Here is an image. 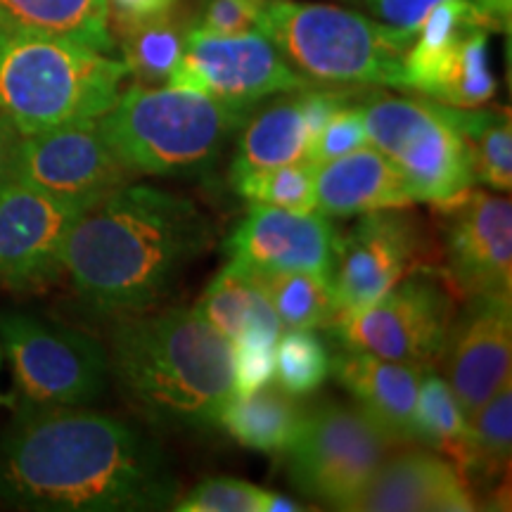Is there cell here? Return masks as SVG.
<instances>
[{
    "label": "cell",
    "instance_id": "1",
    "mask_svg": "<svg viewBox=\"0 0 512 512\" xmlns=\"http://www.w3.org/2000/svg\"><path fill=\"white\" fill-rule=\"evenodd\" d=\"M0 498L27 510H166L176 482L164 453L126 422L19 403L0 439Z\"/></svg>",
    "mask_w": 512,
    "mask_h": 512
},
{
    "label": "cell",
    "instance_id": "2",
    "mask_svg": "<svg viewBox=\"0 0 512 512\" xmlns=\"http://www.w3.org/2000/svg\"><path fill=\"white\" fill-rule=\"evenodd\" d=\"M214 242L185 197L126 183L88 207L64 242L62 271L86 304L110 316L147 311Z\"/></svg>",
    "mask_w": 512,
    "mask_h": 512
},
{
    "label": "cell",
    "instance_id": "3",
    "mask_svg": "<svg viewBox=\"0 0 512 512\" xmlns=\"http://www.w3.org/2000/svg\"><path fill=\"white\" fill-rule=\"evenodd\" d=\"M110 370L140 413L178 430L219 425L233 396V344L188 309L121 318Z\"/></svg>",
    "mask_w": 512,
    "mask_h": 512
},
{
    "label": "cell",
    "instance_id": "4",
    "mask_svg": "<svg viewBox=\"0 0 512 512\" xmlns=\"http://www.w3.org/2000/svg\"><path fill=\"white\" fill-rule=\"evenodd\" d=\"M124 60L67 38L0 29V112L22 136L100 119L124 91Z\"/></svg>",
    "mask_w": 512,
    "mask_h": 512
},
{
    "label": "cell",
    "instance_id": "5",
    "mask_svg": "<svg viewBox=\"0 0 512 512\" xmlns=\"http://www.w3.org/2000/svg\"><path fill=\"white\" fill-rule=\"evenodd\" d=\"M249 112L188 88L133 83L98 124L136 176H178L209 169Z\"/></svg>",
    "mask_w": 512,
    "mask_h": 512
},
{
    "label": "cell",
    "instance_id": "6",
    "mask_svg": "<svg viewBox=\"0 0 512 512\" xmlns=\"http://www.w3.org/2000/svg\"><path fill=\"white\" fill-rule=\"evenodd\" d=\"M261 34L309 81L401 88L415 34L337 5L266 0Z\"/></svg>",
    "mask_w": 512,
    "mask_h": 512
},
{
    "label": "cell",
    "instance_id": "7",
    "mask_svg": "<svg viewBox=\"0 0 512 512\" xmlns=\"http://www.w3.org/2000/svg\"><path fill=\"white\" fill-rule=\"evenodd\" d=\"M361 110L370 145L399 171L413 202H446L477 181L465 128L470 110L394 95H375Z\"/></svg>",
    "mask_w": 512,
    "mask_h": 512
},
{
    "label": "cell",
    "instance_id": "8",
    "mask_svg": "<svg viewBox=\"0 0 512 512\" xmlns=\"http://www.w3.org/2000/svg\"><path fill=\"white\" fill-rule=\"evenodd\" d=\"M0 354L29 406H88L110 375V354L98 339L27 311H0Z\"/></svg>",
    "mask_w": 512,
    "mask_h": 512
},
{
    "label": "cell",
    "instance_id": "9",
    "mask_svg": "<svg viewBox=\"0 0 512 512\" xmlns=\"http://www.w3.org/2000/svg\"><path fill=\"white\" fill-rule=\"evenodd\" d=\"M396 441L356 403L328 401L306 411L302 430L287 448L290 482L313 501L351 510Z\"/></svg>",
    "mask_w": 512,
    "mask_h": 512
},
{
    "label": "cell",
    "instance_id": "10",
    "mask_svg": "<svg viewBox=\"0 0 512 512\" xmlns=\"http://www.w3.org/2000/svg\"><path fill=\"white\" fill-rule=\"evenodd\" d=\"M456 313L439 271H418L366 309L335 316L325 330L342 349L434 370Z\"/></svg>",
    "mask_w": 512,
    "mask_h": 512
},
{
    "label": "cell",
    "instance_id": "11",
    "mask_svg": "<svg viewBox=\"0 0 512 512\" xmlns=\"http://www.w3.org/2000/svg\"><path fill=\"white\" fill-rule=\"evenodd\" d=\"M439 247L425 223L408 207L377 209L358 216L349 233L339 235L330 285L335 316L375 304L406 275L437 271Z\"/></svg>",
    "mask_w": 512,
    "mask_h": 512
},
{
    "label": "cell",
    "instance_id": "12",
    "mask_svg": "<svg viewBox=\"0 0 512 512\" xmlns=\"http://www.w3.org/2000/svg\"><path fill=\"white\" fill-rule=\"evenodd\" d=\"M166 86L188 88L242 110H254L261 100L302 91L311 81L292 69L259 31L219 36L190 29L181 62Z\"/></svg>",
    "mask_w": 512,
    "mask_h": 512
},
{
    "label": "cell",
    "instance_id": "13",
    "mask_svg": "<svg viewBox=\"0 0 512 512\" xmlns=\"http://www.w3.org/2000/svg\"><path fill=\"white\" fill-rule=\"evenodd\" d=\"M441 221V278L463 297H512V202L465 190L434 204Z\"/></svg>",
    "mask_w": 512,
    "mask_h": 512
},
{
    "label": "cell",
    "instance_id": "14",
    "mask_svg": "<svg viewBox=\"0 0 512 512\" xmlns=\"http://www.w3.org/2000/svg\"><path fill=\"white\" fill-rule=\"evenodd\" d=\"M10 178L88 209L136 174L114 155L98 119H86L22 136Z\"/></svg>",
    "mask_w": 512,
    "mask_h": 512
},
{
    "label": "cell",
    "instance_id": "15",
    "mask_svg": "<svg viewBox=\"0 0 512 512\" xmlns=\"http://www.w3.org/2000/svg\"><path fill=\"white\" fill-rule=\"evenodd\" d=\"M81 204L10 178L0 188V285L34 290L62 273L64 242Z\"/></svg>",
    "mask_w": 512,
    "mask_h": 512
},
{
    "label": "cell",
    "instance_id": "16",
    "mask_svg": "<svg viewBox=\"0 0 512 512\" xmlns=\"http://www.w3.org/2000/svg\"><path fill=\"white\" fill-rule=\"evenodd\" d=\"M512 297H467L448 328L439 363L467 420L510 380Z\"/></svg>",
    "mask_w": 512,
    "mask_h": 512
},
{
    "label": "cell",
    "instance_id": "17",
    "mask_svg": "<svg viewBox=\"0 0 512 512\" xmlns=\"http://www.w3.org/2000/svg\"><path fill=\"white\" fill-rule=\"evenodd\" d=\"M339 233L318 211H290L252 204L228 240V261L256 273H313L332 278Z\"/></svg>",
    "mask_w": 512,
    "mask_h": 512
},
{
    "label": "cell",
    "instance_id": "18",
    "mask_svg": "<svg viewBox=\"0 0 512 512\" xmlns=\"http://www.w3.org/2000/svg\"><path fill=\"white\" fill-rule=\"evenodd\" d=\"M477 508L472 486L456 465L430 448H396L351 510L470 512Z\"/></svg>",
    "mask_w": 512,
    "mask_h": 512
},
{
    "label": "cell",
    "instance_id": "19",
    "mask_svg": "<svg viewBox=\"0 0 512 512\" xmlns=\"http://www.w3.org/2000/svg\"><path fill=\"white\" fill-rule=\"evenodd\" d=\"M427 370L413 363L387 361L366 351L342 349L332 358L330 375L384 434L399 446L415 444V403Z\"/></svg>",
    "mask_w": 512,
    "mask_h": 512
},
{
    "label": "cell",
    "instance_id": "20",
    "mask_svg": "<svg viewBox=\"0 0 512 512\" xmlns=\"http://www.w3.org/2000/svg\"><path fill=\"white\" fill-rule=\"evenodd\" d=\"M406 183L373 145L316 166V211L332 219L411 204Z\"/></svg>",
    "mask_w": 512,
    "mask_h": 512
},
{
    "label": "cell",
    "instance_id": "21",
    "mask_svg": "<svg viewBox=\"0 0 512 512\" xmlns=\"http://www.w3.org/2000/svg\"><path fill=\"white\" fill-rule=\"evenodd\" d=\"M195 313L230 342L247 337L278 342L285 330L254 273L235 261H228L211 280L202 299L195 304Z\"/></svg>",
    "mask_w": 512,
    "mask_h": 512
},
{
    "label": "cell",
    "instance_id": "22",
    "mask_svg": "<svg viewBox=\"0 0 512 512\" xmlns=\"http://www.w3.org/2000/svg\"><path fill=\"white\" fill-rule=\"evenodd\" d=\"M297 93L275 100L254 114L249 112L245 124L240 126L238 152L230 164V181L271 166L309 162L311 140Z\"/></svg>",
    "mask_w": 512,
    "mask_h": 512
},
{
    "label": "cell",
    "instance_id": "23",
    "mask_svg": "<svg viewBox=\"0 0 512 512\" xmlns=\"http://www.w3.org/2000/svg\"><path fill=\"white\" fill-rule=\"evenodd\" d=\"M0 29L67 38L112 53L107 0H0Z\"/></svg>",
    "mask_w": 512,
    "mask_h": 512
},
{
    "label": "cell",
    "instance_id": "24",
    "mask_svg": "<svg viewBox=\"0 0 512 512\" xmlns=\"http://www.w3.org/2000/svg\"><path fill=\"white\" fill-rule=\"evenodd\" d=\"M306 411L283 389L264 387L249 396H230L219 425L238 444L261 453H287L302 430Z\"/></svg>",
    "mask_w": 512,
    "mask_h": 512
},
{
    "label": "cell",
    "instance_id": "25",
    "mask_svg": "<svg viewBox=\"0 0 512 512\" xmlns=\"http://www.w3.org/2000/svg\"><path fill=\"white\" fill-rule=\"evenodd\" d=\"M190 29L192 15L181 5L164 15L112 31V36L114 43L119 38L128 76H133L138 86H162L169 83L176 64L181 62Z\"/></svg>",
    "mask_w": 512,
    "mask_h": 512
},
{
    "label": "cell",
    "instance_id": "26",
    "mask_svg": "<svg viewBox=\"0 0 512 512\" xmlns=\"http://www.w3.org/2000/svg\"><path fill=\"white\" fill-rule=\"evenodd\" d=\"M477 27L489 31L496 29V24L479 8L477 0H441L439 5H434L403 57L401 88L425 95L441 62L467 31Z\"/></svg>",
    "mask_w": 512,
    "mask_h": 512
},
{
    "label": "cell",
    "instance_id": "27",
    "mask_svg": "<svg viewBox=\"0 0 512 512\" xmlns=\"http://www.w3.org/2000/svg\"><path fill=\"white\" fill-rule=\"evenodd\" d=\"M415 444L439 453L460 472L470 467V420L460 408L456 396L444 377L427 370L418 389L415 403Z\"/></svg>",
    "mask_w": 512,
    "mask_h": 512
},
{
    "label": "cell",
    "instance_id": "28",
    "mask_svg": "<svg viewBox=\"0 0 512 512\" xmlns=\"http://www.w3.org/2000/svg\"><path fill=\"white\" fill-rule=\"evenodd\" d=\"M496 88V76L489 64V29L477 27L467 31L441 62L425 98L458 110H479L494 98Z\"/></svg>",
    "mask_w": 512,
    "mask_h": 512
},
{
    "label": "cell",
    "instance_id": "29",
    "mask_svg": "<svg viewBox=\"0 0 512 512\" xmlns=\"http://www.w3.org/2000/svg\"><path fill=\"white\" fill-rule=\"evenodd\" d=\"M252 273L285 330L325 328L335 318V294L328 278L313 273Z\"/></svg>",
    "mask_w": 512,
    "mask_h": 512
},
{
    "label": "cell",
    "instance_id": "30",
    "mask_svg": "<svg viewBox=\"0 0 512 512\" xmlns=\"http://www.w3.org/2000/svg\"><path fill=\"white\" fill-rule=\"evenodd\" d=\"M470 467L467 482L489 484L510 470L512 453V377L470 418Z\"/></svg>",
    "mask_w": 512,
    "mask_h": 512
},
{
    "label": "cell",
    "instance_id": "31",
    "mask_svg": "<svg viewBox=\"0 0 512 512\" xmlns=\"http://www.w3.org/2000/svg\"><path fill=\"white\" fill-rule=\"evenodd\" d=\"M275 344V382L285 394L309 396L330 377L332 356L328 344L313 330H283Z\"/></svg>",
    "mask_w": 512,
    "mask_h": 512
},
{
    "label": "cell",
    "instance_id": "32",
    "mask_svg": "<svg viewBox=\"0 0 512 512\" xmlns=\"http://www.w3.org/2000/svg\"><path fill=\"white\" fill-rule=\"evenodd\" d=\"M233 188L252 204L290 211H316V164L292 162L235 178Z\"/></svg>",
    "mask_w": 512,
    "mask_h": 512
},
{
    "label": "cell",
    "instance_id": "33",
    "mask_svg": "<svg viewBox=\"0 0 512 512\" xmlns=\"http://www.w3.org/2000/svg\"><path fill=\"white\" fill-rule=\"evenodd\" d=\"M467 138L475 162V178L496 192L512 188V126L510 114L489 117V114L467 112Z\"/></svg>",
    "mask_w": 512,
    "mask_h": 512
},
{
    "label": "cell",
    "instance_id": "34",
    "mask_svg": "<svg viewBox=\"0 0 512 512\" xmlns=\"http://www.w3.org/2000/svg\"><path fill=\"white\" fill-rule=\"evenodd\" d=\"M271 491L238 477H211L176 503L181 512H266Z\"/></svg>",
    "mask_w": 512,
    "mask_h": 512
},
{
    "label": "cell",
    "instance_id": "35",
    "mask_svg": "<svg viewBox=\"0 0 512 512\" xmlns=\"http://www.w3.org/2000/svg\"><path fill=\"white\" fill-rule=\"evenodd\" d=\"M264 8L266 0H200V8L192 15V29L219 36L261 34Z\"/></svg>",
    "mask_w": 512,
    "mask_h": 512
},
{
    "label": "cell",
    "instance_id": "36",
    "mask_svg": "<svg viewBox=\"0 0 512 512\" xmlns=\"http://www.w3.org/2000/svg\"><path fill=\"white\" fill-rule=\"evenodd\" d=\"M233 344V396H249L275 380V339L247 337Z\"/></svg>",
    "mask_w": 512,
    "mask_h": 512
},
{
    "label": "cell",
    "instance_id": "37",
    "mask_svg": "<svg viewBox=\"0 0 512 512\" xmlns=\"http://www.w3.org/2000/svg\"><path fill=\"white\" fill-rule=\"evenodd\" d=\"M370 143L366 121H363V110L361 107H342L335 117H332L328 124H325L323 131L318 133L316 140H313L309 147V162L311 164H325L332 162V159L349 155V152L361 150Z\"/></svg>",
    "mask_w": 512,
    "mask_h": 512
},
{
    "label": "cell",
    "instance_id": "38",
    "mask_svg": "<svg viewBox=\"0 0 512 512\" xmlns=\"http://www.w3.org/2000/svg\"><path fill=\"white\" fill-rule=\"evenodd\" d=\"M299 95V107H302V117L309 131V140L313 143L325 124L342 110L351 105V93L342 88H302ZM311 147V145H309Z\"/></svg>",
    "mask_w": 512,
    "mask_h": 512
},
{
    "label": "cell",
    "instance_id": "39",
    "mask_svg": "<svg viewBox=\"0 0 512 512\" xmlns=\"http://www.w3.org/2000/svg\"><path fill=\"white\" fill-rule=\"evenodd\" d=\"M441 0H368V8L389 27L418 34L434 5Z\"/></svg>",
    "mask_w": 512,
    "mask_h": 512
},
{
    "label": "cell",
    "instance_id": "40",
    "mask_svg": "<svg viewBox=\"0 0 512 512\" xmlns=\"http://www.w3.org/2000/svg\"><path fill=\"white\" fill-rule=\"evenodd\" d=\"M183 0H107L110 8V29L117 31L128 24L143 22V19L164 15L181 8Z\"/></svg>",
    "mask_w": 512,
    "mask_h": 512
},
{
    "label": "cell",
    "instance_id": "41",
    "mask_svg": "<svg viewBox=\"0 0 512 512\" xmlns=\"http://www.w3.org/2000/svg\"><path fill=\"white\" fill-rule=\"evenodd\" d=\"M19 140H22L19 128L0 112V188H3L12 176V164H15Z\"/></svg>",
    "mask_w": 512,
    "mask_h": 512
},
{
    "label": "cell",
    "instance_id": "42",
    "mask_svg": "<svg viewBox=\"0 0 512 512\" xmlns=\"http://www.w3.org/2000/svg\"><path fill=\"white\" fill-rule=\"evenodd\" d=\"M479 8L489 15L496 29H510V15H512V0H477Z\"/></svg>",
    "mask_w": 512,
    "mask_h": 512
},
{
    "label": "cell",
    "instance_id": "43",
    "mask_svg": "<svg viewBox=\"0 0 512 512\" xmlns=\"http://www.w3.org/2000/svg\"><path fill=\"white\" fill-rule=\"evenodd\" d=\"M292 510L297 512L304 508L294 501V498L278 494V491H271V496H268V503H266V512H292Z\"/></svg>",
    "mask_w": 512,
    "mask_h": 512
},
{
    "label": "cell",
    "instance_id": "44",
    "mask_svg": "<svg viewBox=\"0 0 512 512\" xmlns=\"http://www.w3.org/2000/svg\"><path fill=\"white\" fill-rule=\"evenodd\" d=\"M0 363H3V354H0ZM0 406H15V396L0 392Z\"/></svg>",
    "mask_w": 512,
    "mask_h": 512
}]
</instances>
